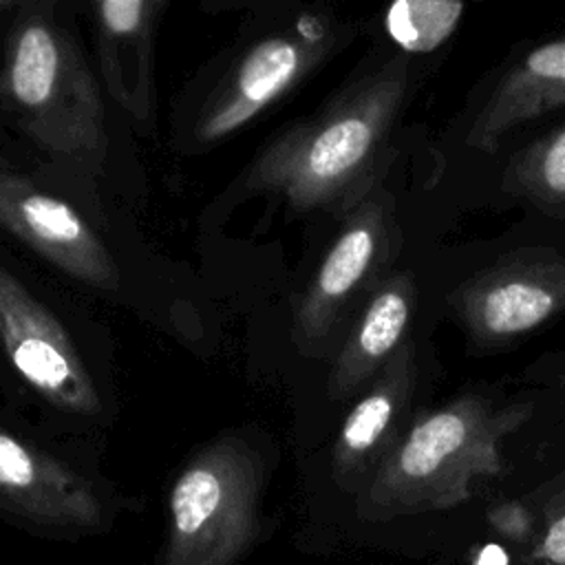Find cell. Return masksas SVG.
Segmentation results:
<instances>
[{"label": "cell", "mask_w": 565, "mask_h": 565, "mask_svg": "<svg viewBox=\"0 0 565 565\" xmlns=\"http://www.w3.org/2000/svg\"><path fill=\"white\" fill-rule=\"evenodd\" d=\"M267 455L223 435L188 457L166 494L152 565H245L271 534L265 514Z\"/></svg>", "instance_id": "1"}, {"label": "cell", "mask_w": 565, "mask_h": 565, "mask_svg": "<svg viewBox=\"0 0 565 565\" xmlns=\"http://www.w3.org/2000/svg\"><path fill=\"white\" fill-rule=\"evenodd\" d=\"M35 9L9 33L2 90L42 148L66 157L102 154L106 115L97 82L71 33Z\"/></svg>", "instance_id": "3"}, {"label": "cell", "mask_w": 565, "mask_h": 565, "mask_svg": "<svg viewBox=\"0 0 565 565\" xmlns=\"http://www.w3.org/2000/svg\"><path fill=\"white\" fill-rule=\"evenodd\" d=\"M163 7L159 0L93 4L104 84L113 99L139 121H148L154 108L152 38Z\"/></svg>", "instance_id": "9"}, {"label": "cell", "mask_w": 565, "mask_h": 565, "mask_svg": "<svg viewBox=\"0 0 565 565\" xmlns=\"http://www.w3.org/2000/svg\"><path fill=\"white\" fill-rule=\"evenodd\" d=\"M402 84L375 77L318 119L278 135L254 161L249 185L316 210L342 199L366 172L393 117Z\"/></svg>", "instance_id": "2"}, {"label": "cell", "mask_w": 565, "mask_h": 565, "mask_svg": "<svg viewBox=\"0 0 565 565\" xmlns=\"http://www.w3.org/2000/svg\"><path fill=\"white\" fill-rule=\"evenodd\" d=\"M0 227L79 282L99 289L119 285L113 256L86 221L26 177L0 172Z\"/></svg>", "instance_id": "7"}, {"label": "cell", "mask_w": 565, "mask_h": 565, "mask_svg": "<svg viewBox=\"0 0 565 565\" xmlns=\"http://www.w3.org/2000/svg\"><path fill=\"white\" fill-rule=\"evenodd\" d=\"M463 4L448 0H399L388 7V35L408 53H430L459 24Z\"/></svg>", "instance_id": "15"}, {"label": "cell", "mask_w": 565, "mask_h": 565, "mask_svg": "<svg viewBox=\"0 0 565 565\" xmlns=\"http://www.w3.org/2000/svg\"><path fill=\"white\" fill-rule=\"evenodd\" d=\"M320 31L278 33L256 42L227 75L196 119V139L218 141L274 104L322 55Z\"/></svg>", "instance_id": "8"}, {"label": "cell", "mask_w": 565, "mask_h": 565, "mask_svg": "<svg viewBox=\"0 0 565 565\" xmlns=\"http://www.w3.org/2000/svg\"><path fill=\"white\" fill-rule=\"evenodd\" d=\"M477 565H505V554L499 547H486L479 554Z\"/></svg>", "instance_id": "18"}, {"label": "cell", "mask_w": 565, "mask_h": 565, "mask_svg": "<svg viewBox=\"0 0 565 565\" xmlns=\"http://www.w3.org/2000/svg\"><path fill=\"white\" fill-rule=\"evenodd\" d=\"M408 313L411 302L406 282L393 280L373 296L333 364L329 380V393L333 397H344L358 388V384L364 382L371 371H375V366L395 349L406 329Z\"/></svg>", "instance_id": "12"}, {"label": "cell", "mask_w": 565, "mask_h": 565, "mask_svg": "<svg viewBox=\"0 0 565 565\" xmlns=\"http://www.w3.org/2000/svg\"><path fill=\"white\" fill-rule=\"evenodd\" d=\"M404 393V360L395 362L380 384L344 417L331 448L329 477L344 494H360L369 481L375 450L386 437Z\"/></svg>", "instance_id": "11"}, {"label": "cell", "mask_w": 565, "mask_h": 565, "mask_svg": "<svg viewBox=\"0 0 565 565\" xmlns=\"http://www.w3.org/2000/svg\"><path fill=\"white\" fill-rule=\"evenodd\" d=\"M382 238V212L362 205L344 225L296 309V338L305 349L322 342L338 316L375 263Z\"/></svg>", "instance_id": "10"}, {"label": "cell", "mask_w": 565, "mask_h": 565, "mask_svg": "<svg viewBox=\"0 0 565 565\" xmlns=\"http://www.w3.org/2000/svg\"><path fill=\"white\" fill-rule=\"evenodd\" d=\"M15 7V2H11V0H0V11H9V9H13Z\"/></svg>", "instance_id": "19"}, {"label": "cell", "mask_w": 565, "mask_h": 565, "mask_svg": "<svg viewBox=\"0 0 565 565\" xmlns=\"http://www.w3.org/2000/svg\"><path fill=\"white\" fill-rule=\"evenodd\" d=\"M530 177L534 190L565 199V128L539 146L532 159Z\"/></svg>", "instance_id": "16"}, {"label": "cell", "mask_w": 565, "mask_h": 565, "mask_svg": "<svg viewBox=\"0 0 565 565\" xmlns=\"http://www.w3.org/2000/svg\"><path fill=\"white\" fill-rule=\"evenodd\" d=\"M0 342L18 373L53 406L95 415L99 393L62 322L0 267Z\"/></svg>", "instance_id": "6"}, {"label": "cell", "mask_w": 565, "mask_h": 565, "mask_svg": "<svg viewBox=\"0 0 565 565\" xmlns=\"http://www.w3.org/2000/svg\"><path fill=\"white\" fill-rule=\"evenodd\" d=\"M558 305L550 285L530 276H512L483 289L475 318L486 333L516 335L543 322Z\"/></svg>", "instance_id": "14"}, {"label": "cell", "mask_w": 565, "mask_h": 565, "mask_svg": "<svg viewBox=\"0 0 565 565\" xmlns=\"http://www.w3.org/2000/svg\"><path fill=\"white\" fill-rule=\"evenodd\" d=\"M536 565H565V490L545 505V527L532 552Z\"/></svg>", "instance_id": "17"}, {"label": "cell", "mask_w": 565, "mask_h": 565, "mask_svg": "<svg viewBox=\"0 0 565 565\" xmlns=\"http://www.w3.org/2000/svg\"><path fill=\"white\" fill-rule=\"evenodd\" d=\"M561 99H565V40L547 42L523 60L490 102V108L479 121L475 143L497 137L501 130Z\"/></svg>", "instance_id": "13"}, {"label": "cell", "mask_w": 565, "mask_h": 565, "mask_svg": "<svg viewBox=\"0 0 565 565\" xmlns=\"http://www.w3.org/2000/svg\"><path fill=\"white\" fill-rule=\"evenodd\" d=\"M126 505L106 486L0 426V516L49 541L108 534Z\"/></svg>", "instance_id": "5"}, {"label": "cell", "mask_w": 565, "mask_h": 565, "mask_svg": "<svg viewBox=\"0 0 565 565\" xmlns=\"http://www.w3.org/2000/svg\"><path fill=\"white\" fill-rule=\"evenodd\" d=\"M490 433L472 408H446L424 417L380 463L355 497V512L377 521L404 512L448 508L470 494L472 479L497 470Z\"/></svg>", "instance_id": "4"}]
</instances>
